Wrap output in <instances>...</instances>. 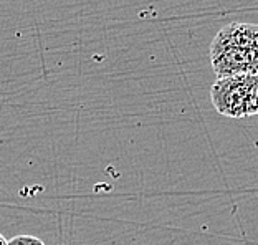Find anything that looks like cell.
I'll list each match as a JSON object with an SVG mask.
<instances>
[{
  "label": "cell",
  "instance_id": "1",
  "mask_svg": "<svg viewBox=\"0 0 258 245\" xmlns=\"http://www.w3.org/2000/svg\"><path fill=\"white\" fill-rule=\"evenodd\" d=\"M210 63L217 78L258 75V25L233 22L210 43Z\"/></svg>",
  "mask_w": 258,
  "mask_h": 245
},
{
  "label": "cell",
  "instance_id": "5",
  "mask_svg": "<svg viewBox=\"0 0 258 245\" xmlns=\"http://www.w3.org/2000/svg\"><path fill=\"white\" fill-rule=\"evenodd\" d=\"M0 245H9V240L2 234H0Z\"/></svg>",
  "mask_w": 258,
  "mask_h": 245
},
{
  "label": "cell",
  "instance_id": "4",
  "mask_svg": "<svg viewBox=\"0 0 258 245\" xmlns=\"http://www.w3.org/2000/svg\"><path fill=\"white\" fill-rule=\"evenodd\" d=\"M9 245H45V242L35 235H17L10 238Z\"/></svg>",
  "mask_w": 258,
  "mask_h": 245
},
{
  "label": "cell",
  "instance_id": "2",
  "mask_svg": "<svg viewBox=\"0 0 258 245\" xmlns=\"http://www.w3.org/2000/svg\"><path fill=\"white\" fill-rule=\"evenodd\" d=\"M210 100L220 114L228 118H245L248 101V75L217 78L210 88Z\"/></svg>",
  "mask_w": 258,
  "mask_h": 245
},
{
  "label": "cell",
  "instance_id": "3",
  "mask_svg": "<svg viewBox=\"0 0 258 245\" xmlns=\"http://www.w3.org/2000/svg\"><path fill=\"white\" fill-rule=\"evenodd\" d=\"M258 114V75H248L247 116Z\"/></svg>",
  "mask_w": 258,
  "mask_h": 245
}]
</instances>
